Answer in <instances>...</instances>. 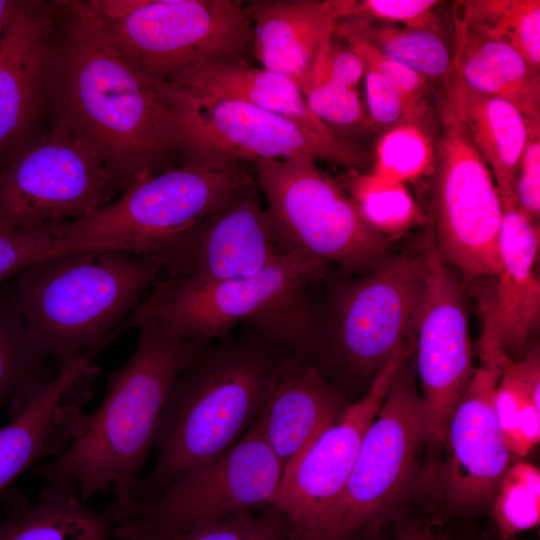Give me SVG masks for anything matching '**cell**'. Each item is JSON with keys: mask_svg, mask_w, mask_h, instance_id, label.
<instances>
[{"mask_svg": "<svg viewBox=\"0 0 540 540\" xmlns=\"http://www.w3.org/2000/svg\"><path fill=\"white\" fill-rule=\"evenodd\" d=\"M453 16L474 33L510 45L540 71L539 0L459 1Z\"/></svg>", "mask_w": 540, "mask_h": 540, "instance_id": "f1b7e54d", "label": "cell"}, {"mask_svg": "<svg viewBox=\"0 0 540 540\" xmlns=\"http://www.w3.org/2000/svg\"><path fill=\"white\" fill-rule=\"evenodd\" d=\"M54 2L17 1L0 35V167L32 142L49 108Z\"/></svg>", "mask_w": 540, "mask_h": 540, "instance_id": "d6986e66", "label": "cell"}, {"mask_svg": "<svg viewBox=\"0 0 540 540\" xmlns=\"http://www.w3.org/2000/svg\"><path fill=\"white\" fill-rule=\"evenodd\" d=\"M498 537L509 539L536 528L540 522V471L531 463L517 462L505 472L492 500Z\"/></svg>", "mask_w": 540, "mask_h": 540, "instance_id": "836d02e7", "label": "cell"}, {"mask_svg": "<svg viewBox=\"0 0 540 540\" xmlns=\"http://www.w3.org/2000/svg\"><path fill=\"white\" fill-rule=\"evenodd\" d=\"M283 468L251 426L225 454L173 482L155 499L129 506L112 536L150 540L234 513L274 505Z\"/></svg>", "mask_w": 540, "mask_h": 540, "instance_id": "4fadbf2b", "label": "cell"}, {"mask_svg": "<svg viewBox=\"0 0 540 540\" xmlns=\"http://www.w3.org/2000/svg\"><path fill=\"white\" fill-rule=\"evenodd\" d=\"M434 0H325L324 4L336 20L361 19L384 24H401L405 28L439 33L437 7Z\"/></svg>", "mask_w": 540, "mask_h": 540, "instance_id": "d590c367", "label": "cell"}, {"mask_svg": "<svg viewBox=\"0 0 540 540\" xmlns=\"http://www.w3.org/2000/svg\"><path fill=\"white\" fill-rule=\"evenodd\" d=\"M286 355L245 331L198 350L170 387L153 439L158 458L131 505L155 499L232 448L259 416Z\"/></svg>", "mask_w": 540, "mask_h": 540, "instance_id": "3957f363", "label": "cell"}, {"mask_svg": "<svg viewBox=\"0 0 540 540\" xmlns=\"http://www.w3.org/2000/svg\"><path fill=\"white\" fill-rule=\"evenodd\" d=\"M351 198L365 223L391 241L424 222L425 217L406 184L391 182L372 173L356 174Z\"/></svg>", "mask_w": 540, "mask_h": 540, "instance_id": "4dcf8cb0", "label": "cell"}, {"mask_svg": "<svg viewBox=\"0 0 540 540\" xmlns=\"http://www.w3.org/2000/svg\"><path fill=\"white\" fill-rule=\"evenodd\" d=\"M109 36L153 83L211 61L244 59L252 23L237 0H91Z\"/></svg>", "mask_w": 540, "mask_h": 540, "instance_id": "5b68a950", "label": "cell"}, {"mask_svg": "<svg viewBox=\"0 0 540 540\" xmlns=\"http://www.w3.org/2000/svg\"><path fill=\"white\" fill-rule=\"evenodd\" d=\"M139 342L133 356L106 376V394L90 414L79 405L60 407L68 448L35 474L48 483L76 484L87 500L99 492H116L118 520L133 502L140 473L170 387L204 344L163 332L152 320L139 324Z\"/></svg>", "mask_w": 540, "mask_h": 540, "instance_id": "7a4b0ae2", "label": "cell"}, {"mask_svg": "<svg viewBox=\"0 0 540 540\" xmlns=\"http://www.w3.org/2000/svg\"><path fill=\"white\" fill-rule=\"evenodd\" d=\"M442 84L444 97L492 173L503 210L516 208V175L528 139V119L510 102L481 94L454 74Z\"/></svg>", "mask_w": 540, "mask_h": 540, "instance_id": "d4e9b609", "label": "cell"}, {"mask_svg": "<svg viewBox=\"0 0 540 540\" xmlns=\"http://www.w3.org/2000/svg\"><path fill=\"white\" fill-rule=\"evenodd\" d=\"M162 271L151 257L95 245L45 257L4 287L60 371L111 341Z\"/></svg>", "mask_w": 540, "mask_h": 540, "instance_id": "277c9868", "label": "cell"}, {"mask_svg": "<svg viewBox=\"0 0 540 540\" xmlns=\"http://www.w3.org/2000/svg\"><path fill=\"white\" fill-rule=\"evenodd\" d=\"M150 540H299L287 516L275 505L243 510L180 533Z\"/></svg>", "mask_w": 540, "mask_h": 540, "instance_id": "e575fe53", "label": "cell"}, {"mask_svg": "<svg viewBox=\"0 0 540 540\" xmlns=\"http://www.w3.org/2000/svg\"><path fill=\"white\" fill-rule=\"evenodd\" d=\"M423 288L422 253L384 259L367 275L341 283L324 317L316 316V368L330 356L355 375L377 373L416 341Z\"/></svg>", "mask_w": 540, "mask_h": 540, "instance_id": "8fae6325", "label": "cell"}, {"mask_svg": "<svg viewBox=\"0 0 540 540\" xmlns=\"http://www.w3.org/2000/svg\"><path fill=\"white\" fill-rule=\"evenodd\" d=\"M453 23V74L481 94L510 102L528 120H540V71L510 45L474 33L454 16Z\"/></svg>", "mask_w": 540, "mask_h": 540, "instance_id": "484cf974", "label": "cell"}, {"mask_svg": "<svg viewBox=\"0 0 540 540\" xmlns=\"http://www.w3.org/2000/svg\"><path fill=\"white\" fill-rule=\"evenodd\" d=\"M312 69L355 89L364 78V66L360 57L335 35L323 47Z\"/></svg>", "mask_w": 540, "mask_h": 540, "instance_id": "60d3db41", "label": "cell"}, {"mask_svg": "<svg viewBox=\"0 0 540 540\" xmlns=\"http://www.w3.org/2000/svg\"><path fill=\"white\" fill-rule=\"evenodd\" d=\"M412 355L398 370L367 428L342 496L317 540L378 534L400 507L424 439V412Z\"/></svg>", "mask_w": 540, "mask_h": 540, "instance_id": "30bf717a", "label": "cell"}, {"mask_svg": "<svg viewBox=\"0 0 540 540\" xmlns=\"http://www.w3.org/2000/svg\"><path fill=\"white\" fill-rule=\"evenodd\" d=\"M334 35L349 45L360 57L363 65L371 67L387 77L411 103L422 108H430L428 95L431 81L403 64L388 58L340 22L336 23Z\"/></svg>", "mask_w": 540, "mask_h": 540, "instance_id": "f35d334b", "label": "cell"}, {"mask_svg": "<svg viewBox=\"0 0 540 540\" xmlns=\"http://www.w3.org/2000/svg\"><path fill=\"white\" fill-rule=\"evenodd\" d=\"M123 192L107 160L53 119L0 167V234L87 217Z\"/></svg>", "mask_w": 540, "mask_h": 540, "instance_id": "9c48e42d", "label": "cell"}, {"mask_svg": "<svg viewBox=\"0 0 540 540\" xmlns=\"http://www.w3.org/2000/svg\"><path fill=\"white\" fill-rule=\"evenodd\" d=\"M440 123L432 173L435 242L443 261L472 283L499 270L503 206L491 171L445 97Z\"/></svg>", "mask_w": 540, "mask_h": 540, "instance_id": "5bb4252c", "label": "cell"}, {"mask_svg": "<svg viewBox=\"0 0 540 540\" xmlns=\"http://www.w3.org/2000/svg\"><path fill=\"white\" fill-rule=\"evenodd\" d=\"M48 358L3 285L0 287V404L11 406L13 418L54 379Z\"/></svg>", "mask_w": 540, "mask_h": 540, "instance_id": "83f0119b", "label": "cell"}, {"mask_svg": "<svg viewBox=\"0 0 540 540\" xmlns=\"http://www.w3.org/2000/svg\"><path fill=\"white\" fill-rule=\"evenodd\" d=\"M252 23V52L263 68L283 74L300 88L337 21L324 1L260 0L245 4Z\"/></svg>", "mask_w": 540, "mask_h": 540, "instance_id": "603a6c76", "label": "cell"}, {"mask_svg": "<svg viewBox=\"0 0 540 540\" xmlns=\"http://www.w3.org/2000/svg\"><path fill=\"white\" fill-rule=\"evenodd\" d=\"M49 85L53 119L95 148L123 192L178 155L171 115L154 83L109 36L91 1H55ZM122 192V193H123Z\"/></svg>", "mask_w": 540, "mask_h": 540, "instance_id": "6da1fadb", "label": "cell"}, {"mask_svg": "<svg viewBox=\"0 0 540 540\" xmlns=\"http://www.w3.org/2000/svg\"><path fill=\"white\" fill-rule=\"evenodd\" d=\"M72 482L49 483L34 503L13 508L0 521V540H110L118 522L112 504L88 505Z\"/></svg>", "mask_w": 540, "mask_h": 540, "instance_id": "4316f807", "label": "cell"}, {"mask_svg": "<svg viewBox=\"0 0 540 540\" xmlns=\"http://www.w3.org/2000/svg\"><path fill=\"white\" fill-rule=\"evenodd\" d=\"M364 66L367 113L374 132L403 123L425 124L429 109L411 103L382 73Z\"/></svg>", "mask_w": 540, "mask_h": 540, "instance_id": "74e56055", "label": "cell"}, {"mask_svg": "<svg viewBox=\"0 0 540 540\" xmlns=\"http://www.w3.org/2000/svg\"><path fill=\"white\" fill-rule=\"evenodd\" d=\"M539 247V223L517 207L503 210L499 270L475 290L482 324L480 356L503 352L520 360L533 346L540 320V280L535 271Z\"/></svg>", "mask_w": 540, "mask_h": 540, "instance_id": "ffe728a7", "label": "cell"}, {"mask_svg": "<svg viewBox=\"0 0 540 540\" xmlns=\"http://www.w3.org/2000/svg\"><path fill=\"white\" fill-rule=\"evenodd\" d=\"M392 540H444L434 534L428 525L407 523L399 527Z\"/></svg>", "mask_w": 540, "mask_h": 540, "instance_id": "b9f144b4", "label": "cell"}, {"mask_svg": "<svg viewBox=\"0 0 540 540\" xmlns=\"http://www.w3.org/2000/svg\"><path fill=\"white\" fill-rule=\"evenodd\" d=\"M316 160L300 156L253 163L279 245L347 274L379 265L391 240L371 229L352 198Z\"/></svg>", "mask_w": 540, "mask_h": 540, "instance_id": "52a82bcc", "label": "cell"}, {"mask_svg": "<svg viewBox=\"0 0 540 540\" xmlns=\"http://www.w3.org/2000/svg\"><path fill=\"white\" fill-rule=\"evenodd\" d=\"M177 279L219 281L254 275L285 254L255 180L195 224L137 245Z\"/></svg>", "mask_w": 540, "mask_h": 540, "instance_id": "2e32d148", "label": "cell"}, {"mask_svg": "<svg viewBox=\"0 0 540 540\" xmlns=\"http://www.w3.org/2000/svg\"><path fill=\"white\" fill-rule=\"evenodd\" d=\"M301 90L312 113L337 136L361 144L374 132L357 89L312 69Z\"/></svg>", "mask_w": 540, "mask_h": 540, "instance_id": "d6a6232c", "label": "cell"}, {"mask_svg": "<svg viewBox=\"0 0 540 540\" xmlns=\"http://www.w3.org/2000/svg\"><path fill=\"white\" fill-rule=\"evenodd\" d=\"M95 245H103V243L58 240L47 228L0 234V287L45 257Z\"/></svg>", "mask_w": 540, "mask_h": 540, "instance_id": "8d00e7d4", "label": "cell"}, {"mask_svg": "<svg viewBox=\"0 0 540 540\" xmlns=\"http://www.w3.org/2000/svg\"><path fill=\"white\" fill-rule=\"evenodd\" d=\"M337 22L360 35L388 58L429 81L444 83L453 74L452 54L437 32L361 19Z\"/></svg>", "mask_w": 540, "mask_h": 540, "instance_id": "f546056e", "label": "cell"}, {"mask_svg": "<svg viewBox=\"0 0 540 540\" xmlns=\"http://www.w3.org/2000/svg\"><path fill=\"white\" fill-rule=\"evenodd\" d=\"M16 4L17 1L0 0V35Z\"/></svg>", "mask_w": 540, "mask_h": 540, "instance_id": "7bdbcfd3", "label": "cell"}, {"mask_svg": "<svg viewBox=\"0 0 540 540\" xmlns=\"http://www.w3.org/2000/svg\"><path fill=\"white\" fill-rule=\"evenodd\" d=\"M414 351V343L399 348L376 373L364 397L349 403L284 469L274 505L287 516L299 540L319 537L342 496L367 428Z\"/></svg>", "mask_w": 540, "mask_h": 540, "instance_id": "e0dca14e", "label": "cell"}, {"mask_svg": "<svg viewBox=\"0 0 540 540\" xmlns=\"http://www.w3.org/2000/svg\"><path fill=\"white\" fill-rule=\"evenodd\" d=\"M421 253L424 288L415 368L423 391L425 442L443 446L451 416L476 368L462 287L438 252L431 220Z\"/></svg>", "mask_w": 540, "mask_h": 540, "instance_id": "9a60e30c", "label": "cell"}, {"mask_svg": "<svg viewBox=\"0 0 540 540\" xmlns=\"http://www.w3.org/2000/svg\"><path fill=\"white\" fill-rule=\"evenodd\" d=\"M247 163L181 164L135 181L95 213L45 228L58 240L116 243L135 251L149 239L195 224L255 180Z\"/></svg>", "mask_w": 540, "mask_h": 540, "instance_id": "7c38bea8", "label": "cell"}, {"mask_svg": "<svg viewBox=\"0 0 540 540\" xmlns=\"http://www.w3.org/2000/svg\"><path fill=\"white\" fill-rule=\"evenodd\" d=\"M497 540H527V539H517V538L513 537V538H509V539L498 538ZM529 540H536V539H529Z\"/></svg>", "mask_w": 540, "mask_h": 540, "instance_id": "f6af8a7d", "label": "cell"}, {"mask_svg": "<svg viewBox=\"0 0 540 540\" xmlns=\"http://www.w3.org/2000/svg\"><path fill=\"white\" fill-rule=\"evenodd\" d=\"M529 121V132L516 175L517 208L532 221L540 216V120Z\"/></svg>", "mask_w": 540, "mask_h": 540, "instance_id": "ab89813d", "label": "cell"}, {"mask_svg": "<svg viewBox=\"0 0 540 540\" xmlns=\"http://www.w3.org/2000/svg\"><path fill=\"white\" fill-rule=\"evenodd\" d=\"M172 118L182 164L285 160L308 156L356 174L372 165L364 146L333 147L299 124L249 103L154 83Z\"/></svg>", "mask_w": 540, "mask_h": 540, "instance_id": "ba28073f", "label": "cell"}, {"mask_svg": "<svg viewBox=\"0 0 540 540\" xmlns=\"http://www.w3.org/2000/svg\"><path fill=\"white\" fill-rule=\"evenodd\" d=\"M328 264L289 252L260 272L241 278L198 281L160 278L118 328L121 333L154 321L168 335L204 345L223 340L239 323L254 329L309 292L327 276Z\"/></svg>", "mask_w": 540, "mask_h": 540, "instance_id": "8992f818", "label": "cell"}, {"mask_svg": "<svg viewBox=\"0 0 540 540\" xmlns=\"http://www.w3.org/2000/svg\"><path fill=\"white\" fill-rule=\"evenodd\" d=\"M348 405L314 365L286 355L274 371L252 427L284 471Z\"/></svg>", "mask_w": 540, "mask_h": 540, "instance_id": "44dd1931", "label": "cell"}, {"mask_svg": "<svg viewBox=\"0 0 540 540\" xmlns=\"http://www.w3.org/2000/svg\"><path fill=\"white\" fill-rule=\"evenodd\" d=\"M502 354L480 357L447 427L441 482L446 504L455 513H472L492 503L511 465L494 408Z\"/></svg>", "mask_w": 540, "mask_h": 540, "instance_id": "ac0fdd59", "label": "cell"}, {"mask_svg": "<svg viewBox=\"0 0 540 540\" xmlns=\"http://www.w3.org/2000/svg\"><path fill=\"white\" fill-rule=\"evenodd\" d=\"M436 145L424 124L403 123L381 133L370 173L406 184L433 173Z\"/></svg>", "mask_w": 540, "mask_h": 540, "instance_id": "1f68e13d", "label": "cell"}, {"mask_svg": "<svg viewBox=\"0 0 540 540\" xmlns=\"http://www.w3.org/2000/svg\"><path fill=\"white\" fill-rule=\"evenodd\" d=\"M84 356L61 369L5 427L0 428V495L29 466L46 456H58L66 448L61 422L63 403L80 404L94 368Z\"/></svg>", "mask_w": 540, "mask_h": 540, "instance_id": "cb8c5ba5", "label": "cell"}, {"mask_svg": "<svg viewBox=\"0 0 540 540\" xmlns=\"http://www.w3.org/2000/svg\"><path fill=\"white\" fill-rule=\"evenodd\" d=\"M354 540H392V539H385V538L379 537L378 534H376V535H372L368 537L357 538Z\"/></svg>", "mask_w": 540, "mask_h": 540, "instance_id": "ee69618b", "label": "cell"}, {"mask_svg": "<svg viewBox=\"0 0 540 540\" xmlns=\"http://www.w3.org/2000/svg\"><path fill=\"white\" fill-rule=\"evenodd\" d=\"M164 82L195 92L249 103L299 124L336 148L353 149L363 146L337 136L323 124L308 107L300 86L294 80L266 68L254 67L245 59L202 63Z\"/></svg>", "mask_w": 540, "mask_h": 540, "instance_id": "7402d4cb", "label": "cell"}]
</instances>
